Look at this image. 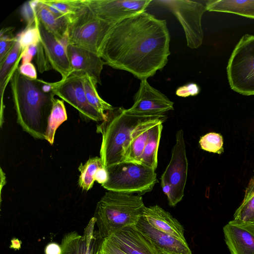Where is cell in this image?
<instances>
[{
	"mask_svg": "<svg viewBox=\"0 0 254 254\" xmlns=\"http://www.w3.org/2000/svg\"><path fill=\"white\" fill-rule=\"evenodd\" d=\"M35 13L37 19L57 38L60 40L67 38L69 22L66 17L52 12L41 0L35 8Z\"/></svg>",
	"mask_w": 254,
	"mask_h": 254,
	"instance_id": "obj_21",
	"label": "cell"
},
{
	"mask_svg": "<svg viewBox=\"0 0 254 254\" xmlns=\"http://www.w3.org/2000/svg\"><path fill=\"white\" fill-rule=\"evenodd\" d=\"M96 220L93 217L85 228L83 235L76 231L66 233L61 243V254H99L104 240L94 230Z\"/></svg>",
	"mask_w": 254,
	"mask_h": 254,
	"instance_id": "obj_14",
	"label": "cell"
},
{
	"mask_svg": "<svg viewBox=\"0 0 254 254\" xmlns=\"http://www.w3.org/2000/svg\"><path fill=\"white\" fill-rule=\"evenodd\" d=\"M36 22L40 32V42L50 64L61 74L62 79L67 77L71 74L67 52V47L69 44L68 39H59L37 19Z\"/></svg>",
	"mask_w": 254,
	"mask_h": 254,
	"instance_id": "obj_13",
	"label": "cell"
},
{
	"mask_svg": "<svg viewBox=\"0 0 254 254\" xmlns=\"http://www.w3.org/2000/svg\"><path fill=\"white\" fill-rule=\"evenodd\" d=\"M12 28H2L0 32V63L10 51L16 41L15 36L11 34Z\"/></svg>",
	"mask_w": 254,
	"mask_h": 254,
	"instance_id": "obj_32",
	"label": "cell"
},
{
	"mask_svg": "<svg viewBox=\"0 0 254 254\" xmlns=\"http://www.w3.org/2000/svg\"><path fill=\"white\" fill-rule=\"evenodd\" d=\"M112 25L97 17L85 4L69 21L68 43L98 55L101 45Z\"/></svg>",
	"mask_w": 254,
	"mask_h": 254,
	"instance_id": "obj_7",
	"label": "cell"
},
{
	"mask_svg": "<svg viewBox=\"0 0 254 254\" xmlns=\"http://www.w3.org/2000/svg\"><path fill=\"white\" fill-rule=\"evenodd\" d=\"M162 124L163 122L159 123L150 128L148 139L141 157V164L154 170L157 167L158 150L163 128Z\"/></svg>",
	"mask_w": 254,
	"mask_h": 254,
	"instance_id": "obj_23",
	"label": "cell"
},
{
	"mask_svg": "<svg viewBox=\"0 0 254 254\" xmlns=\"http://www.w3.org/2000/svg\"><path fill=\"white\" fill-rule=\"evenodd\" d=\"M36 64L38 69L41 73L48 71L52 68L46 56L43 47L41 42L37 45Z\"/></svg>",
	"mask_w": 254,
	"mask_h": 254,
	"instance_id": "obj_34",
	"label": "cell"
},
{
	"mask_svg": "<svg viewBox=\"0 0 254 254\" xmlns=\"http://www.w3.org/2000/svg\"><path fill=\"white\" fill-rule=\"evenodd\" d=\"M99 254H126L117 245L108 238L105 239L102 244Z\"/></svg>",
	"mask_w": 254,
	"mask_h": 254,
	"instance_id": "obj_36",
	"label": "cell"
},
{
	"mask_svg": "<svg viewBox=\"0 0 254 254\" xmlns=\"http://www.w3.org/2000/svg\"><path fill=\"white\" fill-rule=\"evenodd\" d=\"M67 52L71 73L79 76L87 75L97 83L101 84V74L106 64L99 55L69 44L67 47Z\"/></svg>",
	"mask_w": 254,
	"mask_h": 254,
	"instance_id": "obj_15",
	"label": "cell"
},
{
	"mask_svg": "<svg viewBox=\"0 0 254 254\" xmlns=\"http://www.w3.org/2000/svg\"><path fill=\"white\" fill-rule=\"evenodd\" d=\"M154 117L132 115L123 107L114 108L107 112L105 119L97 126V132L102 137L100 157L103 167L107 169L124 162L133 132L140 124Z\"/></svg>",
	"mask_w": 254,
	"mask_h": 254,
	"instance_id": "obj_3",
	"label": "cell"
},
{
	"mask_svg": "<svg viewBox=\"0 0 254 254\" xmlns=\"http://www.w3.org/2000/svg\"><path fill=\"white\" fill-rule=\"evenodd\" d=\"M67 119L66 109L63 100L55 98L45 134V139L48 141L51 145L53 144L57 129Z\"/></svg>",
	"mask_w": 254,
	"mask_h": 254,
	"instance_id": "obj_27",
	"label": "cell"
},
{
	"mask_svg": "<svg viewBox=\"0 0 254 254\" xmlns=\"http://www.w3.org/2000/svg\"><path fill=\"white\" fill-rule=\"evenodd\" d=\"M18 70L22 75L30 79L36 80L37 79L36 68L31 62L21 64L18 67Z\"/></svg>",
	"mask_w": 254,
	"mask_h": 254,
	"instance_id": "obj_37",
	"label": "cell"
},
{
	"mask_svg": "<svg viewBox=\"0 0 254 254\" xmlns=\"http://www.w3.org/2000/svg\"><path fill=\"white\" fill-rule=\"evenodd\" d=\"M22 48L16 39V41L7 55L0 63V91L1 103H3V97L5 88L10 80L12 72L16 64L19 61Z\"/></svg>",
	"mask_w": 254,
	"mask_h": 254,
	"instance_id": "obj_25",
	"label": "cell"
},
{
	"mask_svg": "<svg viewBox=\"0 0 254 254\" xmlns=\"http://www.w3.org/2000/svg\"><path fill=\"white\" fill-rule=\"evenodd\" d=\"M102 167L101 159L98 156L89 158L84 164H80L78 167L80 172L78 184L83 190L87 191L92 188L96 173Z\"/></svg>",
	"mask_w": 254,
	"mask_h": 254,
	"instance_id": "obj_29",
	"label": "cell"
},
{
	"mask_svg": "<svg viewBox=\"0 0 254 254\" xmlns=\"http://www.w3.org/2000/svg\"><path fill=\"white\" fill-rule=\"evenodd\" d=\"M135 226L162 254H192L187 243L156 229L143 216Z\"/></svg>",
	"mask_w": 254,
	"mask_h": 254,
	"instance_id": "obj_17",
	"label": "cell"
},
{
	"mask_svg": "<svg viewBox=\"0 0 254 254\" xmlns=\"http://www.w3.org/2000/svg\"><path fill=\"white\" fill-rule=\"evenodd\" d=\"M170 41L166 21L144 11L113 24L98 55L112 68L147 79L167 64Z\"/></svg>",
	"mask_w": 254,
	"mask_h": 254,
	"instance_id": "obj_1",
	"label": "cell"
},
{
	"mask_svg": "<svg viewBox=\"0 0 254 254\" xmlns=\"http://www.w3.org/2000/svg\"><path fill=\"white\" fill-rule=\"evenodd\" d=\"M206 10L232 13L254 19V0H210Z\"/></svg>",
	"mask_w": 254,
	"mask_h": 254,
	"instance_id": "obj_22",
	"label": "cell"
},
{
	"mask_svg": "<svg viewBox=\"0 0 254 254\" xmlns=\"http://www.w3.org/2000/svg\"><path fill=\"white\" fill-rule=\"evenodd\" d=\"M51 84L52 93L75 108L84 118L95 122L104 121L105 118L88 102L82 76L71 73Z\"/></svg>",
	"mask_w": 254,
	"mask_h": 254,
	"instance_id": "obj_10",
	"label": "cell"
},
{
	"mask_svg": "<svg viewBox=\"0 0 254 254\" xmlns=\"http://www.w3.org/2000/svg\"><path fill=\"white\" fill-rule=\"evenodd\" d=\"M55 14L69 21L85 5L84 0H41Z\"/></svg>",
	"mask_w": 254,
	"mask_h": 254,
	"instance_id": "obj_26",
	"label": "cell"
},
{
	"mask_svg": "<svg viewBox=\"0 0 254 254\" xmlns=\"http://www.w3.org/2000/svg\"><path fill=\"white\" fill-rule=\"evenodd\" d=\"M199 144L202 149L209 152L220 154L224 152L223 138L218 133L209 132L201 136Z\"/></svg>",
	"mask_w": 254,
	"mask_h": 254,
	"instance_id": "obj_30",
	"label": "cell"
},
{
	"mask_svg": "<svg viewBox=\"0 0 254 254\" xmlns=\"http://www.w3.org/2000/svg\"><path fill=\"white\" fill-rule=\"evenodd\" d=\"M15 37L22 51L29 46L38 45L40 42V36L36 21L35 24L26 26Z\"/></svg>",
	"mask_w": 254,
	"mask_h": 254,
	"instance_id": "obj_31",
	"label": "cell"
},
{
	"mask_svg": "<svg viewBox=\"0 0 254 254\" xmlns=\"http://www.w3.org/2000/svg\"><path fill=\"white\" fill-rule=\"evenodd\" d=\"M145 206L141 195L108 190L97 203L94 217L103 240L121 229L135 225Z\"/></svg>",
	"mask_w": 254,
	"mask_h": 254,
	"instance_id": "obj_4",
	"label": "cell"
},
{
	"mask_svg": "<svg viewBox=\"0 0 254 254\" xmlns=\"http://www.w3.org/2000/svg\"><path fill=\"white\" fill-rule=\"evenodd\" d=\"M126 254H162L135 226H126L109 237Z\"/></svg>",
	"mask_w": 254,
	"mask_h": 254,
	"instance_id": "obj_18",
	"label": "cell"
},
{
	"mask_svg": "<svg viewBox=\"0 0 254 254\" xmlns=\"http://www.w3.org/2000/svg\"><path fill=\"white\" fill-rule=\"evenodd\" d=\"M37 45H33L29 46L22 51L20 55L22 64L31 62L33 58L37 54Z\"/></svg>",
	"mask_w": 254,
	"mask_h": 254,
	"instance_id": "obj_38",
	"label": "cell"
},
{
	"mask_svg": "<svg viewBox=\"0 0 254 254\" xmlns=\"http://www.w3.org/2000/svg\"><path fill=\"white\" fill-rule=\"evenodd\" d=\"M200 92L199 86L195 83H188L178 87L176 91V94L181 97H187L198 95Z\"/></svg>",
	"mask_w": 254,
	"mask_h": 254,
	"instance_id": "obj_35",
	"label": "cell"
},
{
	"mask_svg": "<svg viewBox=\"0 0 254 254\" xmlns=\"http://www.w3.org/2000/svg\"><path fill=\"white\" fill-rule=\"evenodd\" d=\"M19 61L9 80L17 122L34 138L45 139L55 95L45 92L37 79L32 80L22 75L17 66Z\"/></svg>",
	"mask_w": 254,
	"mask_h": 254,
	"instance_id": "obj_2",
	"label": "cell"
},
{
	"mask_svg": "<svg viewBox=\"0 0 254 254\" xmlns=\"http://www.w3.org/2000/svg\"><path fill=\"white\" fill-rule=\"evenodd\" d=\"M45 253V254H61V246L56 243H50L46 246Z\"/></svg>",
	"mask_w": 254,
	"mask_h": 254,
	"instance_id": "obj_40",
	"label": "cell"
},
{
	"mask_svg": "<svg viewBox=\"0 0 254 254\" xmlns=\"http://www.w3.org/2000/svg\"><path fill=\"white\" fill-rule=\"evenodd\" d=\"M151 0H84L99 18L111 24L146 11Z\"/></svg>",
	"mask_w": 254,
	"mask_h": 254,
	"instance_id": "obj_11",
	"label": "cell"
},
{
	"mask_svg": "<svg viewBox=\"0 0 254 254\" xmlns=\"http://www.w3.org/2000/svg\"><path fill=\"white\" fill-rule=\"evenodd\" d=\"M0 192H1V190L3 186L5 183V176L4 173L2 171L1 168H0Z\"/></svg>",
	"mask_w": 254,
	"mask_h": 254,
	"instance_id": "obj_41",
	"label": "cell"
},
{
	"mask_svg": "<svg viewBox=\"0 0 254 254\" xmlns=\"http://www.w3.org/2000/svg\"><path fill=\"white\" fill-rule=\"evenodd\" d=\"M174 110V103L164 94L154 88L147 79L141 80L134 96V103L127 112L140 116H158Z\"/></svg>",
	"mask_w": 254,
	"mask_h": 254,
	"instance_id": "obj_12",
	"label": "cell"
},
{
	"mask_svg": "<svg viewBox=\"0 0 254 254\" xmlns=\"http://www.w3.org/2000/svg\"><path fill=\"white\" fill-rule=\"evenodd\" d=\"M85 95L89 104L101 114L105 119L106 113L114 109L98 94L97 82L87 75L82 76Z\"/></svg>",
	"mask_w": 254,
	"mask_h": 254,
	"instance_id": "obj_28",
	"label": "cell"
},
{
	"mask_svg": "<svg viewBox=\"0 0 254 254\" xmlns=\"http://www.w3.org/2000/svg\"><path fill=\"white\" fill-rule=\"evenodd\" d=\"M35 8L30 1L24 2L20 8V14L26 24V26H31L35 23L37 18Z\"/></svg>",
	"mask_w": 254,
	"mask_h": 254,
	"instance_id": "obj_33",
	"label": "cell"
},
{
	"mask_svg": "<svg viewBox=\"0 0 254 254\" xmlns=\"http://www.w3.org/2000/svg\"><path fill=\"white\" fill-rule=\"evenodd\" d=\"M233 219L242 221L254 228V175L248 184L244 199L236 210Z\"/></svg>",
	"mask_w": 254,
	"mask_h": 254,
	"instance_id": "obj_24",
	"label": "cell"
},
{
	"mask_svg": "<svg viewBox=\"0 0 254 254\" xmlns=\"http://www.w3.org/2000/svg\"><path fill=\"white\" fill-rule=\"evenodd\" d=\"M143 217L156 229L187 243L184 228L180 222L158 205L145 206Z\"/></svg>",
	"mask_w": 254,
	"mask_h": 254,
	"instance_id": "obj_19",
	"label": "cell"
},
{
	"mask_svg": "<svg viewBox=\"0 0 254 254\" xmlns=\"http://www.w3.org/2000/svg\"><path fill=\"white\" fill-rule=\"evenodd\" d=\"M167 7L182 25L189 48H199L203 41V33L201 19L206 11L205 4L190 0H155Z\"/></svg>",
	"mask_w": 254,
	"mask_h": 254,
	"instance_id": "obj_8",
	"label": "cell"
},
{
	"mask_svg": "<svg viewBox=\"0 0 254 254\" xmlns=\"http://www.w3.org/2000/svg\"><path fill=\"white\" fill-rule=\"evenodd\" d=\"M230 87L244 95H254V36L246 34L233 50L227 67Z\"/></svg>",
	"mask_w": 254,
	"mask_h": 254,
	"instance_id": "obj_6",
	"label": "cell"
},
{
	"mask_svg": "<svg viewBox=\"0 0 254 254\" xmlns=\"http://www.w3.org/2000/svg\"><path fill=\"white\" fill-rule=\"evenodd\" d=\"M224 240L231 254H254V228L233 219L223 228Z\"/></svg>",
	"mask_w": 254,
	"mask_h": 254,
	"instance_id": "obj_16",
	"label": "cell"
},
{
	"mask_svg": "<svg viewBox=\"0 0 254 254\" xmlns=\"http://www.w3.org/2000/svg\"><path fill=\"white\" fill-rule=\"evenodd\" d=\"M108 180V173L107 170L102 167L98 169L95 176V181L103 185Z\"/></svg>",
	"mask_w": 254,
	"mask_h": 254,
	"instance_id": "obj_39",
	"label": "cell"
},
{
	"mask_svg": "<svg viewBox=\"0 0 254 254\" xmlns=\"http://www.w3.org/2000/svg\"><path fill=\"white\" fill-rule=\"evenodd\" d=\"M106 169L108 180L102 186L108 190L141 195L158 182L155 170L141 164L123 162Z\"/></svg>",
	"mask_w": 254,
	"mask_h": 254,
	"instance_id": "obj_5",
	"label": "cell"
},
{
	"mask_svg": "<svg viewBox=\"0 0 254 254\" xmlns=\"http://www.w3.org/2000/svg\"><path fill=\"white\" fill-rule=\"evenodd\" d=\"M166 119V116L164 115L152 117L140 124L135 129L127 148L124 162L141 164V157L150 128L159 123H163Z\"/></svg>",
	"mask_w": 254,
	"mask_h": 254,
	"instance_id": "obj_20",
	"label": "cell"
},
{
	"mask_svg": "<svg viewBox=\"0 0 254 254\" xmlns=\"http://www.w3.org/2000/svg\"><path fill=\"white\" fill-rule=\"evenodd\" d=\"M188 171V161L186 155L184 131L179 130L176 135V143L172 150L170 161L162 174L161 183L169 184L172 189V197L169 202L175 206L184 195Z\"/></svg>",
	"mask_w": 254,
	"mask_h": 254,
	"instance_id": "obj_9",
	"label": "cell"
}]
</instances>
